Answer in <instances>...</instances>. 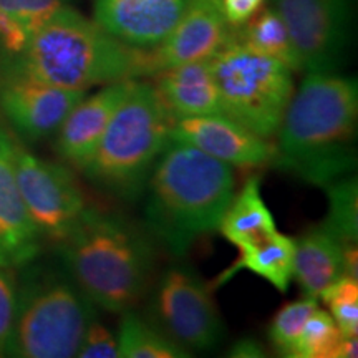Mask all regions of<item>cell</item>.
<instances>
[{
  "instance_id": "obj_1",
  "label": "cell",
  "mask_w": 358,
  "mask_h": 358,
  "mask_svg": "<svg viewBox=\"0 0 358 358\" xmlns=\"http://www.w3.org/2000/svg\"><path fill=\"white\" fill-rule=\"evenodd\" d=\"M357 80L338 71H310L295 90L275 136L271 164L324 187L357 166Z\"/></svg>"
},
{
  "instance_id": "obj_2",
  "label": "cell",
  "mask_w": 358,
  "mask_h": 358,
  "mask_svg": "<svg viewBox=\"0 0 358 358\" xmlns=\"http://www.w3.org/2000/svg\"><path fill=\"white\" fill-rule=\"evenodd\" d=\"M234 189L229 164L169 138L143 191L146 229L171 256H186L219 229Z\"/></svg>"
},
{
  "instance_id": "obj_3",
  "label": "cell",
  "mask_w": 358,
  "mask_h": 358,
  "mask_svg": "<svg viewBox=\"0 0 358 358\" xmlns=\"http://www.w3.org/2000/svg\"><path fill=\"white\" fill-rule=\"evenodd\" d=\"M0 69L80 92L150 77L148 50L123 43L70 3L53 13L19 52L0 57Z\"/></svg>"
},
{
  "instance_id": "obj_4",
  "label": "cell",
  "mask_w": 358,
  "mask_h": 358,
  "mask_svg": "<svg viewBox=\"0 0 358 358\" xmlns=\"http://www.w3.org/2000/svg\"><path fill=\"white\" fill-rule=\"evenodd\" d=\"M57 248L66 272L98 308L131 310L150 289L156 262L150 232L122 214L87 206Z\"/></svg>"
},
{
  "instance_id": "obj_5",
  "label": "cell",
  "mask_w": 358,
  "mask_h": 358,
  "mask_svg": "<svg viewBox=\"0 0 358 358\" xmlns=\"http://www.w3.org/2000/svg\"><path fill=\"white\" fill-rule=\"evenodd\" d=\"M17 271L20 274L7 357H77L98 307L62 262L57 266L37 257Z\"/></svg>"
},
{
  "instance_id": "obj_6",
  "label": "cell",
  "mask_w": 358,
  "mask_h": 358,
  "mask_svg": "<svg viewBox=\"0 0 358 358\" xmlns=\"http://www.w3.org/2000/svg\"><path fill=\"white\" fill-rule=\"evenodd\" d=\"M173 122L155 85L134 78L96 150L80 171L111 198L136 201L166 146Z\"/></svg>"
},
{
  "instance_id": "obj_7",
  "label": "cell",
  "mask_w": 358,
  "mask_h": 358,
  "mask_svg": "<svg viewBox=\"0 0 358 358\" xmlns=\"http://www.w3.org/2000/svg\"><path fill=\"white\" fill-rule=\"evenodd\" d=\"M222 113L261 138L275 136L295 92L294 73L229 34L211 57Z\"/></svg>"
},
{
  "instance_id": "obj_8",
  "label": "cell",
  "mask_w": 358,
  "mask_h": 358,
  "mask_svg": "<svg viewBox=\"0 0 358 358\" xmlns=\"http://www.w3.org/2000/svg\"><path fill=\"white\" fill-rule=\"evenodd\" d=\"M150 320L187 352L213 350L224 337L213 287L182 262L164 268L155 282Z\"/></svg>"
},
{
  "instance_id": "obj_9",
  "label": "cell",
  "mask_w": 358,
  "mask_h": 358,
  "mask_svg": "<svg viewBox=\"0 0 358 358\" xmlns=\"http://www.w3.org/2000/svg\"><path fill=\"white\" fill-rule=\"evenodd\" d=\"M13 164L22 199L43 241L60 244L87 208L70 168L38 158L13 136Z\"/></svg>"
},
{
  "instance_id": "obj_10",
  "label": "cell",
  "mask_w": 358,
  "mask_h": 358,
  "mask_svg": "<svg viewBox=\"0 0 358 358\" xmlns=\"http://www.w3.org/2000/svg\"><path fill=\"white\" fill-rule=\"evenodd\" d=\"M294 40L302 70L338 71L352 40V0H272Z\"/></svg>"
},
{
  "instance_id": "obj_11",
  "label": "cell",
  "mask_w": 358,
  "mask_h": 358,
  "mask_svg": "<svg viewBox=\"0 0 358 358\" xmlns=\"http://www.w3.org/2000/svg\"><path fill=\"white\" fill-rule=\"evenodd\" d=\"M87 92L66 90L0 69V115L22 143L57 133L65 116Z\"/></svg>"
},
{
  "instance_id": "obj_12",
  "label": "cell",
  "mask_w": 358,
  "mask_h": 358,
  "mask_svg": "<svg viewBox=\"0 0 358 358\" xmlns=\"http://www.w3.org/2000/svg\"><path fill=\"white\" fill-rule=\"evenodd\" d=\"M231 29L222 0H189L171 32L148 50L150 77L187 62L209 60L227 42Z\"/></svg>"
},
{
  "instance_id": "obj_13",
  "label": "cell",
  "mask_w": 358,
  "mask_h": 358,
  "mask_svg": "<svg viewBox=\"0 0 358 358\" xmlns=\"http://www.w3.org/2000/svg\"><path fill=\"white\" fill-rule=\"evenodd\" d=\"M169 138L185 141L229 166L257 168L274 158V145L226 115L174 120Z\"/></svg>"
},
{
  "instance_id": "obj_14",
  "label": "cell",
  "mask_w": 358,
  "mask_h": 358,
  "mask_svg": "<svg viewBox=\"0 0 358 358\" xmlns=\"http://www.w3.org/2000/svg\"><path fill=\"white\" fill-rule=\"evenodd\" d=\"M42 245L17 182L13 134L0 124V266L17 271L40 257Z\"/></svg>"
},
{
  "instance_id": "obj_15",
  "label": "cell",
  "mask_w": 358,
  "mask_h": 358,
  "mask_svg": "<svg viewBox=\"0 0 358 358\" xmlns=\"http://www.w3.org/2000/svg\"><path fill=\"white\" fill-rule=\"evenodd\" d=\"M134 78L103 85L98 92L85 95L65 116L57 129L55 151L65 163L78 171L90 159L106 128L131 88Z\"/></svg>"
},
{
  "instance_id": "obj_16",
  "label": "cell",
  "mask_w": 358,
  "mask_h": 358,
  "mask_svg": "<svg viewBox=\"0 0 358 358\" xmlns=\"http://www.w3.org/2000/svg\"><path fill=\"white\" fill-rule=\"evenodd\" d=\"M189 0H93V20L129 47L150 50L176 25Z\"/></svg>"
},
{
  "instance_id": "obj_17",
  "label": "cell",
  "mask_w": 358,
  "mask_h": 358,
  "mask_svg": "<svg viewBox=\"0 0 358 358\" xmlns=\"http://www.w3.org/2000/svg\"><path fill=\"white\" fill-rule=\"evenodd\" d=\"M155 88L174 120L224 115L209 60H196L159 71Z\"/></svg>"
},
{
  "instance_id": "obj_18",
  "label": "cell",
  "mask_w": 358,
  "mask_h": 358,
  "mask_svg": "<svg viewBox=\"0 0 358 358\" xmlns=\"http://www.w3.org/2000/svg\"><path fill=\"white\" fill-rule=\"evenodd\" d=\"M294 279L301 285L303 297L319 301L330 284L345 275L343 244L325 224H320L294 239Z\"/></svg>"
},
{
  "instance_id": "obj_19",
  "label": "cell",
  "mask_w": 358,
  "mask_h": 358,
  "mask_svg": "<svg viewBox=\"0 0 358 358\" xmlns=\"http://www.w3.org/2000/svg\"><path fill=\"white\" fill-rule=\"evenodd\" d=\"M237 249H239V256L227 271L222 272L221 277H217L214 287L226 284L237 272L248 271L262 277L279 292H287L290 282L294 279L295 245L292 237L275 231Z\"/></svg>"
},
{
  "instance_id": "obj_20",
  "label": "cell",
  "mask_w": 358,
  "mask_h": 358,
  "mask_svg": "<svg viewBox=\"0 0 358 358\" xmlns=\"http://www.w3.org/2000/svg\"><path fill=\"white\" fill-rule=\"evenodd\" d=\"M217 231L236 248L277 231L275 219L262 198L261 178L250 176L241 191L234 192Z\"/></svg>"
},
{
  "instance_id": "obj_21",
  "label": "cell",
  "mask_w": 358,
  "mask_h": 358,
  "mask_svg": "<svg viewBox=\"0 0 358 358\" xmlns=\"http://www.w3.org/2000/svg\"><path fill=\"white\" fill-rule=\"evenodd\" d=\"M231 35L245 47L268 58H274L279 64L287 66L292 73L303 71L301 57L290 37L287 25L272 6L261 7L245 24L232 27Z\"/></svg>"
},
{
  "instance_id": "obj_22",
  "label": "cell",
  "mask_w": 358,
  "mask_h": 358,
  "mask_svg": "<svg viewBox=\"0 0 358 358\" xmlns=\"http://www.w3.org/2000/svg\"><path fill=\"white\" fill-rule=\"evenodd\" d=\"M69 0H0V57L20 50Z\"/></svg>"
},
{
  "instance_id": "obj_23",
  "label": "cell",
  "mask_w": 358,
  "mask_h": 358,
  "mask_svg": "<svg viewBox=\"0 0 358 358\" xmlns=\"http://www.w3.org/2000/svg\"><path fill=\"white\" fill-rule=\"evenodd\" d=\"M118 358H187L191 352L163 332L153 320L127 310L118 329Z\"/></svg>"
},
{
  "instance_id": "obj_24",
  "label": "cell",
  "mask_w": 358,
  "mask_h": 358,
  "mask_svg": "<svg viewBox=\"0 0 358 358\" xmlns=\"http://www.w3.org/2000/svg\"><path fill=\"white\" fill-rule=\"evenodd\" d=\"M329 199L324 224L338 237L343 245L358 241V185L357 178L348 174L324 186Z\"/></svg>"
},
{
  "instance_id": "obj_25",
  "label": "cell",
  "mask_w": 358,
  "mask_h": 358,
  "mask_svg": "<svg viewBox=\"0 0 358 358\" xmlns=\"http://www.w3.org/2000/svg\"><path fill=\"white\" fill-rule=\"evenodd\" d=\"M317 307H319L317 299L303 297L301 301L287 303L275 313L268 329V338L282 357L295 358V348H297L303 327Z\"/></svg>"
},
{
  "instance_id": "obj_26",
  "label": "cell",
  "mask_w": 358,
  "mask_h": 358,
  "mask_svg": "<svg viewBox=\"0 0 358 358\" xmlns=\"http://www.w3.org/2000/svg\"><path fill=\"white\" fill-rule=\"evenodd\" d=\"M340 340L342 334L332 315L317 307L303 327L295 358H335Z\"/></svg>"
},
{
  "instance_id": "obj_27",
  "label": "cell",
  "mask_w": 358,
  "mask_h": 358,
  "mask_svg": "<svg viewBox=\"0 0 358 358\" xmlns=\"http://www.w3.org/2000/svg\"><path fill=\"white\" fill-rule=\"evenodd\" d=\"M342 337L358 334V279L342 275L319 295Z\"/></svg>"
},
{
  "instance_id": "obj_28",
  "label": "cell",
  "mask_w": 358,
  "mask_h": 358,
  "mask_svg": "<svg viewBox=\"0 0 358 358\" xmlns=\"http://www.w3.org/2000/svg\"><path fill=\"white\" fill-rule=\"evenodd\" d=\"M77 357L118 358V335L95 317L83 335Z\"/></svg>"
},
{
  "instance_id": "obj_29",
  "label": "cell",
  "mask_w": 358,
  "mask_h": 358,
  "mask_svg": "<svg viewBox=\"0 0 358 358\" xmlns=\"http://www.w3.org/2000/svg\"><path fill=\"white\" fill-rule=\"evenodd\" d=\"M13 268L0 266V357H7L17 302V275Z\"/></svg>"
},
{
  "instance_id": "obj_30",
  "label": "cell",
  "mask_w": 358,
  "mask_h": 358,
  "mask_svg": "<svg viewBox=\"0 0 358 358\" xmlns=\"http://www.w3.org/2000/svg\"><path fill=\"white\" fill-rule=\"evenodd\" d=\"M264 6V0H222L224 13L231 27H239Z\"/></svg>"
},
{
  "instance_id": "obj_31",
  "label": "cell",
  "mask_w": 358,
  "mask_h": 358,
  "mask_svg": "<svg viewBox=\"0 0 358 358\" xmlns=\"http://www.w3.org/2000/svg\"><path fill=\"white\" fill-rule=\"evenodd\" d=\"M227 355L232 358H262L266 357V350H264L262 343L254 337H244L239 338L229 348Z\"/></svg>"
},
{
  "instance_id": "obj_32",
  "label": "cell",
  "mask_w": 358,
  "mask_h": 358,
  "mask_svg": "<svg viewBox=\"0 0 358 358\" xmlns=\"http://www.w3.org/2000/svg\"><path fill=\"white\" fill-rule=\"evenodd\" d=\"M357 343V337H342L337 347V352H335V358H355Z\"/></svg>"
}]
</instances>
